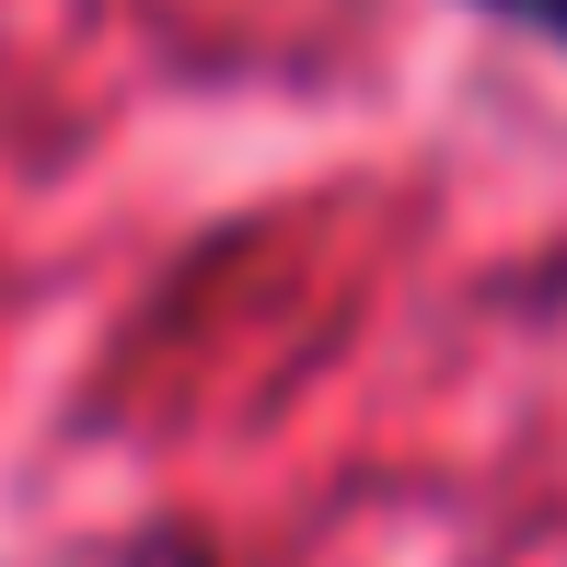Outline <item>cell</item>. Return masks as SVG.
Segmentation results:
<instances>
[{
	"mask_svg": "<svg viewBox=\"0 0 567 567\" xmlns=\"http://www.w3.org/2000/svg\"><path fill=\"white\" fill-rule=\"evenodd\" d=\"M475 12H498L509 35H545L556 59H567V0H475Z\"/></svg>",
	"mask_w": 567,
	"mask_h": 567,
	"instance_id": "obj_1",
	"label": "cell"
},
{
	"mask_svg": "<svg viewBox=\"0 0 567 567\" xmlns=\"http://www.w3.org/2000/svg\"><path fill=\"white\" fill-rule=\"evenodd\" d=\"M93 567H209L186 545V533H140V545H116V556H93Z\"/></svg>",
	"mask_w": 567,
	"mask_h": 567,
	"instance_id": "obj_2",
	"label": "cell"
}]
</instances>
